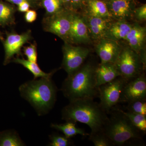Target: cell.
I'll use <instances>...</instances> for the list:
<instances>
[{
	"label": "cell",
	"mask_w": 146,
	"mask_h": 146,
	"mask_svg": "<svg viewBox=\"0 0 146 146\" xmlns=\"http://www.w3.org/2000/svg\"><path fill=\"white\" fill-rule=\"evenodd\" d=\"M70 102L69 104L62 110V119L66 122L85 124L91 128V133L103 131L109 117L100 104L91 99Z\"/></svg>",
	"instance_id": "1"
},
{
	"label": "cell",
	"mask_w": 146,
	"mask_h": 146,
	"mask_svg": "<svg viewBox=\"0 0 146 146\" xmlns=\"http://www.w3.org/2000/svg\"><path fill=\"white\" fill-rule=\"evenodd\" d=\"M96 68L92 63H87L68 75L61 89L70 101L84 99L94 100L98 95L95 74Z\"/></svg>",
	"instance_id": "2"
},
{
	"label": "cell",
	"mask_w": 146,
	"mask_h": 146,
	"mask_svg": "<svg viewBox=\"0 0 146 146\" xmlns=\"http://www.w3.org/2000/svg\"><path fill=\"white\" fill-rule=\"evenodd\" d=\"M21 96L34 108L39 116L46 115L56 101L57 89L51 78H41L25 82L19 88Z\"/></svg>",
	"instance_id": "3"
},
{
	"label": "cell",
	"mask_w": 146,
	"mask_h": 146,
	"mask_svg": "<svg viewBox=\"0 0 146 146\" xmlns=\"http://www.w3.org/2000/svg\"><path fill=\"white\" fill-rule=\"evenodd\" d=\"M104 128V133L113 146H122L132 139L141 138L140 131L123 114L116 110Z\"/></svg>",
	"instance_id": "4"
},
{
	"label": "cell",
	"mask_w": 146,
	"mask_h": 146,
	"mask_svg": "<svg viewBox=\"0 0 146 146\" xmlns=\"http://www.w3.org/2000/svg\"><path fill=\"white\" fill-rule=\"evenodd\" d=\"M114 63L120 76L128 81L140 75L145 70L140 56L129 47L122 49Z\"/></svg>",
	"instance_id": "5"
},
{
	"label": "cell",
	"mask_w": 146,
	"mask_h": 146,
	"mask_svg": "<svg viewBox=\"0 0 146 146\" xmlns=\"http://www.w3.org/2000/svg\"><path fill=\"white\" fill-rule=\"evenodd\" d=\"M73 12L65 8L52 16H46L43 20L44 30L57 35L65 43L70 44V31Z\"/></svg>",
	"instance_id": "6"
},
{
	"label": "cell",
	"mask_w": 146,
	"mask_h": 146,
	"mask_svg": "<svg viewBox=\"0 0 146 146\" xmlns=\"http://www.w3.org/2000/svg\"><path fill=\"white\" fill-rule=\"evenodd\" d=\"M128 81L121 76L98 87L100 105L106 112H108L119 102L124 86Z\"/></svg>",
	"instance_id": "7"
},
{
	"label": "cell",
	"mask_w": 146,
	"mask_h": 146,
	"mask_svg": "<svg viewBox=\"0 0 146 146\" xmlns=\"http://www.w3.org/2000/svg\"><path fill=\"white\" fill-rule=\"evenodd\" d=\"M63 60L62 67L68 75L77 70L83 65L90 50L84 47L75 46L65 43L62 48Z\"/></svg>",
	"instance_id": "8"
},
{
	"label": "cell",
	"mask_w": 146,
	"mask_h": 146,
	"mask_svg": "<svg viewBox=\"0 0 146 146\" xmlns=\"http://www.w3.org/2000/svg\"><path fill=\"white\" fill-rule=\"evenodd\" d=\"M31 39V31L30 30L21 34L7 33L6 38L3 40L5 52L4 65L10 63L15 55L21 54L22 47Z\"/></svg>",
	"instance_id": "9"
},
{
	"label": "cell",
	"mask_w": 146,
	"mask_h": 146,
	"mask_svg": "<svg viewBox=\"0 0 146 146\" xmlns=\"http://www.w3.org/2000/svg\"><path fill=\"white\" fill-rule=\"evenodd\" d=\"M146 78L142 74L127 82L123 88L120 102L128 103L136 100L146 99Z\"/></svg>",
	"instance_id": "10"
},
{
	"label": "cell",
	"mask_w": 146,
	"mask_h": 146,
	"mask_svg": "<svg viewBox=\"0 0 146 146\" xmlns=\"http://www.w3.org/2000/svg\"><path fill=\"white\" fill-rule=\"evenodd\" d=\"M146 28L138 24L132 25L130 31L124 40L127 42L129 48L140 56L144 67L146 65L145 53L144 46L145 43Z\"/></svg>",
	"instance_id": "11"
},
{
	"label": "cell",
	"mask_w": 146,
	"mask_h": 146,
	"mask_svg": "<svg viewBox=\"0 0 146 146\" xmlns=\"http://www.w3.org/2000/svg\"><path fill=\"white\" fill-rule=\"evenodd\" d=\"M100 39L96 47V52L101 63H115L122 49L117 41L106 38Z\"/></svg>",
	"instance_id": "12"
},
{
	"label": "cell",
	"mask_w": 146,
	"mask_h": 146,
	"mask_svg": "<svg viewBox=\"0 0 146 146\" xmlns=\"http://www.w3.org/2000/svg\"><path fill=\"white\" fill-rule=\"evenodd\" d=\"M90 35L83 18L73 11L72 16L70 40V44L86 43L90 41Z\"/></svg>",
	"instance_id": "13"
},
{
	"label": "cell",
	"mask_w": 146,
	"mask_h": 146,
	"mask_svg": "<svg viewBox=\"0 0 146 146\" xmlns=\"http://www.w3.org/2000/svg\"><path fill=\"white\" fill-rule=\"evenodd\" d=\"M109 18L87 15L83 19L87 26L89 35L94 39H100L104 38L110 25Z\"/></svg>",
	"instance_id": "14"
},
{
	"label": "cell",
	"mask_w": 146,
	"mask_h": 146,
	"mask_svg": "<svg viewBox=\"0 0 146 146\" xmlns=\"http://www.w3.org/2000/svg\"><path fill=\"white\" fill-rule=\"evenodd\" d=\"M95 74L98 87L120 76L114 63H101L96 68Z\"/></svg>",
	"instance_id": "15"
},
{
	"label": "cell",
	"mask_w": 146,
	"mask_h": 146,
	"mask_svg": "<svg viewBox=\"0 0 146 146\" xmlns=\"http://www.w3.org/2000/svg\"><path fill=\"white\" fill-rule=\"evenodd\" d=\"M131 1L116 0L110 1L107 4L110 13L112 17L119 20H124L129 18L131 14Z\"/></svg>",
	"instance_id": "16"
},
{
	"label": "cell",
	"mask_w": 146,
	"mask_h": 146,
	"mask_svg": "<svg viewBox=\"0 0 146 146\" xmlns=\"http://www.w3.org/2000/svg\"><path fill=\"white\" fill-rule=\"evenodd\" d=\"M132 25L124 20H119L110 24L104 38L117 41L125 39L130 31Z\"/></svg>",
	"instance_id": "17"
},
{
	"label": "cell",
	"mask_w": 146,
	"mask_h": 146,
	"mask_svg": "<svg viewBox=\"0 0 146 146\" xmlns=\"http://www.w3.org/2000/svg\"><path fill=\"white\" fill-rule=\"evenodd\" d=\"M87 15L95 17L110 18L112 17L110 13L107 4L101 0H87Z\"/></svg>",
	"instance_id": "18"
},
{
	"label": "cell",
	"mask_w": 146,
	"mask_h": 146,
	"mask_svg": "<svg viewBox=\"0 0 146 146\" xmlns=\"http://www.w3.org/2000/svg\"><path fill=\"white\" fill-rule=\"evenodd\" d=\"M12 61L17 64L23 65L25 68L27 69L34 76V79H36L38 78H52L53 75L56 71L54 70L50 73H45L40 69L37 65V63L25 60L24 58H13Z\"/></svg>",
	"instance_id": "19"
},
{
	"label": "cell",
	"mask_w": 146,
	"mask_h": 146,
	"mask_svg": "<svg viewBox=\"0 0 146 146\" xmlns=\"http://www.w3.org/2000/svg\"><path fill=\"white\" fill-rule=\"evenodd\" d=\"M16 11L13 5L0 1V26L4 27L14 24Z\"/></svg>",
	"instance_id": "20"
},
{
	"label": "cell",
	"mask_w": 146,
	"mask_h": 146,
	"mask_svg": "<svg viewBox=\"0 0 146 146\" xmlns=\"http://www.w3.org/2000/svg\"><path fill=\"white\" fill-rule=\"evenodd\" d=\"M51 127L52 128L61 131L64 136L68 138H70L78 134L83 136L88 135L83 129L77 127L76 123L72 122L67 121L65 123L60 124L52 123L51 125Z\"/></svg>",
	"instance_id": "21"
},
{
	"label": "cell",
	"mask_w": 146,
	"mask_h": 146,
	"mask_svg": "<svg viewBox=\"0 0 146 146\" xmlns=\"http://www.w3.org/2000/svg\"><path fill=\"white\" fill-rule=\"evenodd\" d=\"M18 133L14 130L0 132V146H25Z\"/></svg>",
	"instance_id": "22"
},
{
	"label": "cell",
	"mask_w": 146,
	"mask_h": 146,
	"mask_svg": "<svg viewBox=\"0 0 146 146\" xmlns=\"http://www.w3.org/2000/svg\"><path fill=\"white\" fill-rule=\"evenodd\" d=\"M115 110L123 114L132 124L141 132L142 131L143 133H146V116L133 113L128 111L125 112L120 108H117Z\"/></svg>",
	"instance_id": "23"
},
{
	"label": "cell",
	"mask_w": 146,
	"mask_h": 146,
	"mask_svg": "<svg viewBox=\"0 0 146 146\" xmlns=\"http://www.w3.org/2000/svg\"><path fill=\"white\" fill-rule=\"evenodd\" d=\"M41 5L46 10V16H50L65 9L62 0H41Z\"/></svg>",
	"instance_id": "24"
},
{
	"label": "cell",
	"mask_w": 146,
	"mask_h": 146,
	"mask_svg": "<svg viewBox=\"0 0 146 146\" xmlns=\"http://www.w3.org/2000/svg\"><path fill=\"white\" fill-rule=\"evenodd\" d=\"M128 111L146 116V99L136 100L128 103Z\"/></svg>",
	"instance_id": "25"
},
{
	"label": "cell",
	"mask_w": 146,
	"mask_h": 146,
	"mask_svg": "<svg viewBox=\"0 0 146 146\" xmlns=\"http://www.w3.org/2000/svg\"><path fill=\"white\" fill-rule=\"evenodd\" d=\"M89 139L95 146H113L109 138L103 131L91 133Z\"/></svg>",
	"instance_id": "26"
},
{
	"label": "cell",
	"mask_w": 146,
	"mask_h": 146,
	"mask_svg": "<svg viewBox=\"0 0 146 146\" xmlns=\"http://www.w3.org/2000/svg\"><path fill=\"white\" fill-rule=\"evenodd\" d=\"M49 139L51 141L49 146H68L72 144L70 138L58 133H53L50 135Z\"/></svg>",
	"instance_id": "27"
},
{
	"label": "cell",
	"mask_w": 146,
	"mask_h": 146,
	"mask_svg": "<svg viewBox=\"0 0 146 146\" xmlns=\"http://www.w3.org/2000/svg\"><path fill=\"white\" fill-rule=\"evenodd\" d=\"M23 51L24 54L27 56L28 60L37 63V53L36 45L32 44L29 46L25 47Z\"/></svg>",
	"instance_id": "28"
},
{
	"label": "cell",
	"mask_w": 146,
	"mask_h": 146,
	"mask_svg": "<svg viewBox=\"0 0 146 146\" xmlns=\"http://www.w3.org/2000/svg\"><path fill=\"white\" fill-rule=\"evenodd\" d=\"M136 18L139 21H145L146 19V5L136 8L134 11Z\"/></svg>",
	"instance_id": "29"
},
{
	"label": "cell",
	"mask_w": 146,
	"mask_h": 146,
	"mask_svg": "<svg viewBox=\"0 0 146 146\" xmlns=\"http://www.w3.org/2000/svg\"><path fill=\"white\" fill-rule=\"evenodd\" d=\"M87 0H70L69 9L73 11H76L81 8L86 3Z\"/></svg>",
	"instance_id": "30"
},
{
	"label": "cell",
	"mask_w": 146,
	"mask_h": 146,
	"mask_svg": "<svg viewBox=\"0 0 146 146\" xmlns=\"http://www.w3.org/2000/svg\"><path fill=\"white\" fill-rule=\"evenodd\" d=\"M36 18H37V13L35 11L29 10L25 13V21L27 23H33L36 21Z\"/></svg>",
	"instance_id": "31"
},
{
	"label": "cell",
	"mask_w": 146,
	"mask_h": 146,
	"mask_svg": "<svg viewBox=\"0 0 146 146\" xmlns=\"http://www.w3.org/2000/svg\"><path fill=\"white\" fill-rule=\"evenodd\" d=\"M6 1L12 4L16 5L17 6L24 2H27L29 3L32 8H36L38 6L37 0H6Z\"/></svg>",
	"instance_id": "32"
},
{
	"label": "cell",
	"mask_w": 146,
	"mask_h": 146,
	"mask_svg": "<svg viewBox=\"0 0 146 146\" xmlns=\"http://www.w3.org/2000/svg\"><path fill=\"white\" fill-rule=\"evenodd\" d=\"M30 7H31V5L27 2H24L18 5V10L19 12H26L29 10Z\"/></svg>",
	"instance_id": "33"
},
{
	"label": "cell",
	"mask_w": 146,
	"mask_h": 146,
	"mask_svg": "<svg viewBox=\"0 0 146 146\" xmlns=\"http://www.w3.org/2000/svg\"><path fill=\"white\" fill-rule=\"evenodd\" d=\"M64 7L65 9H69V5H70V0H62Z\"/></svg>",
	"instance_id": "34"
},
{
	"label": "cell",
	"mask_w": 146,
	"mask_h": 146,
	"mask_svg": "<svg viewBox=\"0 0 146 146\" xmlns=\"http://www.w3.org/2000/svg\"><path fill=\"white\" fill-rule=\"evenodd\" d=\"M0 39L1 40H3V38L2 35L0 31Z\"/></svg>",
	"instance_id": "35"
},
{
	"label": "cell",
	"mask_w": 146,
	"mask_h": 146,
	"mask_svg": "<svg viewBox=\"0 0 146 146\" xmlns=\"http://www.w3.org/2000/svg\"><path fill=\"white\" fill-rule=\"evenodd\" d=\"M109 1H116V0H109ZM127 1H131V0H127Z\"/></svg>",
	"instance_id": "36"
}]
</instances>
